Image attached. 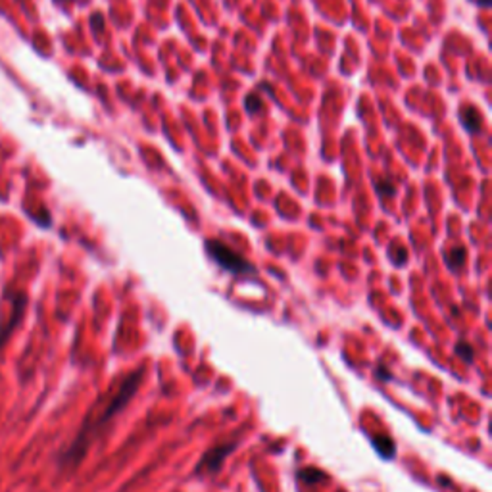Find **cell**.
Masks as SVG:
<instances>
[{
    "mask_svg": "<svg viewBox=\"0 0 492 492\" xmlns=\"http://www.w3.org/2000/svg\"><path fill=\"white\" fill-rule=\"evenodd\" d=\"M206 250H208L210 258L214 262H218L223 269L233 271V273H248L252 271V265L242 256H239L235 250H231L227 244H223L221 241L216 239H210L206 242Z\"/></svg>",
    "mask_w": 492,
    "mask_h": 492,
    "instance_id": "2",
    "label": "cell"
},
{
    "mask_svg": "<svg viewBox=\"0 0 492 492\" xmlns=\"http://www.w3.org/2000/svg\"><path fill=\"white\" fill-rule=\"evenodd\" d=\"M373 446L377 448V452H379L383 458H392L394 452H396V446H394V442L388 437L373 438Z\"/></svg>",
    "mask_w": 492,
    "mask_h": 492,
    "instance_id": "6",
    "label": "cell"
},
{
    "mask_svg": "<svg viewBox=\"0 0 492 492\" xmlns=\"http://www.w3.org/2000/svg\"><path fill=\"white\" fill-rule=\"evenodd\" d=\"M8 294V300L12 304V312L6 323H0V348L4 346V342L8 340V337L12 335V331L20 325L23 317V312H25V306H27V296L23 292H14V290H6Z\"/></svg>",
    "mask_w": 492,
    "mask_h": 492,
    "instance_id": "3",
    "label": "cell"
},
{
    "mask_svg": "<svg viewBox=\"0 0 492 492\" xmlns=\"http://www.w3.org/2000/svg\"><path fill=\"white\" fill-rule=\"evenodd\" d=\"M463 262H465V248L463 246H456L446 254V263H448L450 269H458Z\"/></svg>",
    "mask_w": 492,
    "mask_h": 492,
    "instance_id": "7",
    "label": "cell"
},
{
    "mask_svg": "<svg viewBox=\"0 0 492 492\" xmlns=\"http://www.w3.org/2000/svg\"><path fill=\"white\" fill-rule=\"evenodd\" d=\"M92 25H94V29H96V31H100V29H102V18H100L99 14L92 18Z\"/></svg>",
    "mask_w": 492,
    "mask_h": 492,
    "instance_id": "12",
    "label": "cell"
},
{
    "mask_svg": "<svg viewBox=\"0 0 492 492\" xmlns=\"http://www.w3.org/2000/svg\"><path fill=\"white\" fill-rule=\"evenodd\" d=\"M298 477L302 481H306L308 484H316V482L325 479V473H321L319 469H314V467H306V469H302L298 473Z\"/></svg>",
    "mask_w": 492,
    "mask_h": 492,
    "instance_id": "8",
    "label": "cell"
},
{
    "mask_svg": "<svg viewBox=\"0 0 492 492\" xmlns=\"http://www.w3.org/2000/svg\"><path fill=\"white\" fill-rule=\"evenodd\" d=\"M459 118H461V123L465 125V129L469 133H477L481 129V116L477 114L475 108H465Z\"/></svg>",
    "mask_w": 492,
    "mask_h": 492,
    "instance_id": "5",
    "label": "cell"
},
{
    "mask_svg": "<svg viewBox=\"0 0 492 492\" xmlns=\"http://www.w3.org/2000/svg\"><path fill=\"white\" fill-rule=\"evenodd\" d=\"M246 108H248V112H250V114L260 112V110H262V100L258 99V96H254V94H250V96L246 99Z\"/></svg>",
    "mask_w": 492,
    "mask_h": 492,
    "instance_id": "10",
    "label": "cell"
},
{
    "mask_svg": "<svg viewBox=\"0 0 492 492\" xmlns=\"http://www.w3.org/2000/svg\"><path fill=\"white\" fill-rule=\"evenodd\" d=\"M233 444H223V446H216V448L208 450L204 454V458L198 461V473H216V471L223 465L225 458L231 454Z\"/></svg>",
    "mask_w": 492,
    "mask_h": 492,
    "instance_id": "4",
    "label": "cell"
},
{
    "mask_svg": "<svg viewBox=\"0 0 492 492\" xmlns=\"http://www.w3.org/2000/svg\"><path fill=\"white\" fill-rule=\"evenodd\" d=\"M377 190L379 192H386V196H392L394 194V186L390 183H379L377 185Z\"/></svg>",
    "mask_w": 492,
    "mask_h": 492,
    "instance_id": "11",
    "label": "cell"
},
{
    "mask_svg": "<svg viewBox=\"0 0 492 492\" xmlns=\"http://www.w3.org/2000/svg\"><path fill=\"white\" fill-rule=\"evenodd\" d=\"M141 377H142V369H137V371L129 373V375L123 379L120 390L110 398V402L104 406L102 414H100L94 421H88L87 419V421L83 423L79 435H77L75 440H73V444L62 454L60 465H64V467H73V465H77V463L83 459V456L87 454L88 446H90V442L94 440V437L99 435L104 427L108 425V421L112 419V417L116 416V414H120L121 410L127 406V402L133 398V394L137 392V386H139V383H141Z\"/></svg>",
    "mask_w": 492,
    "mask_h": 492,
    "instance_id": "1",
    "label": "cell"
},
{
    "mask_svg": "<svg viewBox=\"0 0 492 492\" xmlns=\"http://www.w3.org/2000/svg\"><path fill=\"white\" fill-rule=\"evenodd\" d=\"M456 352H458L459 356H463V361L471 363V360H473V350L469 348V344H465V342H458Z\"/></svg>",
    "mask_w": 492,
    "mask_h": 492,
    "instance_id": "9",
    "label": "cell"
}]
</instances>
